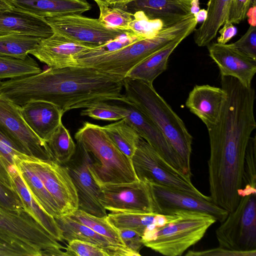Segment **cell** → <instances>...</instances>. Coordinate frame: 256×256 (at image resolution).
Listing matches in <instances>:
<instances>
[{"label": "cell", "mask_w": 256, "mask_h": 256, "mask_svg": "<svg viewBox=\"0 0 256 256\" xmlns=\"http://www.w3.org/2000/svg\"><path fill=\"white\" fill-rule=\"evenodd\" d=\"M42 256L34 247L0 230V256Z\"/></svg>", "instance_id": "38"}, {"label": "cell", "mask_w": 256, "mask_h": 256, "mask_svg": "<svg viewBox=\"0 0 256 256\" xmlns=\"http://www.w3.org/2000/svg\"><path fill=\"white\" fill-rule=\"evenodd\" d=\"M156 214L155 212H111L108 214L107 219L116 228L132 230L142 236L149 226L154 224Z\"/></svg>", "instance_id": "32"}, {"label": "cell", "mask_w": 256, "mask_h": 256, "mask_svg": "<svg viewBox=\"0 0 256 256\" xmlns=\"http://www.w3.org/2000/svg\"><path fill=\"white\" fill-rule=\"evenodd\" d=\"M54 32L45 18L18 8L0 10V36L26 35L42 38Z\"/></svg>", "instance_id": "22"}, {"label": "cell", "mask_w": 256, "mask_h": 256, "mask_svg": "<svg viewBox=\"0 0 256 256\" xmlns=\"http://www.w3.org/2000/svg\"><path fill=\"white\" fill-rule=\"evenodd\" d=\"M15 7L12 0H0V10H10Z\"/></svg>", "instance_id": "49"}, {"label": "cell", "mask_w": 256, "mask_h": 256, "mask_svg": "<svg viewBox=\"0 0 256 256\" xmlns=\"http://www.w3.org/2000/svg\"><path fill=\"white\" fill-rule=\"evenodd\" d=\"M231 46L247 56L256 60V28L250 25L246 32Z\"/></svg>", "instance_id": "43"}, {"label": "cell", "mask_w": 256, "mask_h": 256, "mask_svg": "<svg viewBox=\"0 0 256 256\" xmlns=\"http://www.w3.org/2000/svg\"><path fill=\"white\" fill-rule=\"evenodd\" d=\"M100 9L99 20L110 27L128 30L132 14L121 8L103 4H97Z\"/></svg>", "instance_id": "39"}, {"label": "cell", "mask_w": 256, "mask_h": 256, "mask_svg": "<svg viewBox=\"0 0 256 256\" xmlns=\"http://www.w3.org/2000/svg\"><path fill=\"white\" fill-rule=\"evenodd\" d=\"M198 22L191 14L178 22L164 27L151 38L136 41L119 50L94 56L78 55L79 66L94 68L124 79L137 64L163 48L178 37L190 35Z\"/></svg>", "instance_id": "4"}, {"label": "cell", "mask_w": 256, "mask_h": 256, "mask_svg": "<svg viewBox=\"0 0 256 256\" xmlns=\"http://www.w3.org/2000/svg\"><path fill=\"white\" fill-rule=\"evenodd\" d=\"M118 230L126 246L132 250L140 254V250L144 246L142 242V236L132 230L120 228Z\"/></svg>", "instance_id": "46"}, {"label": "cell", "mask_w": 256, "mask_h": 256, "mask_svg": "<svg viewBox=\"0 0 256 256\" xmlns=\"http://www.w3.org/2000/svg\"><path fill=\"white\" fill-rule=\"evenodd\" d=\"M20 111L30 128L45 142L62 122L64 114L54 104L42 100L30 101L20 106Z\"/></svg>", "instance_id": "21"}, {"label": "cell", "mask_w": 256, "mask_h": 256, "mask_svg": "<svg viewBox=\"0 0 256 256\" xmlns=\"http://www.w3.org/2000/svg\"><path fill=\"white\" fill-rule=\"evenodd\" d=\"M176 212L178 218L165 226L158 228L152 224L146 228L142 236L144 246L164 256H182L216 222L214 216L204 212Z\"/></svg>", "instance_id": "6"}, {"label": "cell", "mask_w": 256, "mask_h": 256, "mask_svg": "<svg viewBox=\"0 0 256 256\" xmlns=\"http://www.w3.org/2000/svg\"><path fill=\"white\" fill-rule=\"evenodd\" d=\"M94 0L97 4H106V0Z\"/></svg>", "instance_id": "52"}, {"label": "cell", "mask_w": 256, "mask_h": 256, "mask_svg": "<svg viewBox=\"0 0 256 256\" xmlns=\"http://www.w3.org/2000/svg\"><path fill=\"white\" fill-rule=\"evenodd\" d=\"M22 154L0 130V180L10 184V174L17 170L18 162L32 158Z\"/></svg>", "instance_id": "31"}, {"label": "cell", "mask_w": 256, "mask_h": 256, "mask_svg": "<svg viewBox=\"0 0 256 256\" xmlns=\"http://www.w3.org/2000/svg\"><path fill=\"white\" fill-rule=\"evenodd\" d=\"M10 176L13 188L20 195L26 210L56 240L63 242L62 231L55 218L44 211L33 198L18 169L10 174Z\"/></svg>", "instance_id": "26"}, {"label": "cell", "mask_w": 256, "mask_h": 256, "mask_svg": "<svg viewBox=\"0 0 256 256\" xmlns=\"http://www.w3.org/2000/svg\"><path fill=\"white\" fill-rule=\"evenodd\" d=\"M124 94L128 102L144 112L158 126L192 176L190 160L192 137L182 119L157 92L152 84L125 78Z\"/></svg>", "instance_id": "3"}, {"label": "cell", "mask_w": 256, "mask_h": 256, "mask_svg": "<svg viewBox=\"0 0 256 256\" xmlns=\"http://www.w3.org/2000/svg\"><path fill=\"white\" fill-rule=\"evenodd\" d=\"M0 130L24 154L42 160H54L46 142L23 118L20 106L0 96Z\"/></svg>", "instance_id": "10"}, {"label": "cell", "mask_w": 256, "mask_h": 256, "mask_svg": "<svg viewBox=\"0 0 256 256\" xmlns=\"http://www.w3.org/2000/svg\"><path fill=\"white\" fill-rule=\"evenodd\" d=\"M0 230L39 250L42 256H66L64 248L26 210L0 207Z\"/></svg>", "instance_id": "9"}, {"label": "cell", "mask_w": 256, "mask_h": 256, "mask_svg": "<svg viewBox=\"0 0 256 256\" xmlns=\"http://www.w3.org/2000/svg\"><path fill=\"white\" fill-rule=\"evenodd\" d=\"M219 29L220 36L217 38V42L220 44H226L237 32L236 28L232 24L226 20Z\"/></svg>", "instance_id": "47"}, {"label": "cell", "mask_w": 256, "mask_h": 256, "mask_svg": "<svg viewBox=\"0 0 256 256\" xmlns=\"http://www.w3.org/2000/svg\"><path fill=\"white\" fill-rule=\"evenodd\" d=\"M42 71L30 56L24 60L0 56V81L36 74Z\"/></svg>", "instance_id": "35"}, {"label": "cell", "mask_w": 256, "mask_h": 256, "mask_svg": "<svg viewBox=\"0 0 256 256\" xmlns=\"http://www.w3.org/2000/svg\"><path fill=\"white\" fill-rule=\"evenodd\" d=\"M185 256H256V250L251 251H236L220 247L212 248L202 251L188 250Z\"/></svg>", "instance_id": "45"}, {"label": "cell", "mask_w": 256, "mask_h": 256, "mask_svg": "<svg viewBox=\"0 0 256 256\" xmlns=\"http://www.w3.org/2000/svg\"><path fill=\"white\" fill-rule=\"evenodd\" d=\"M74 138L86 150L89 170L98 186L138 180L132 160L120 151L102 126L85 122Z\"/></svg>", "instance_id": "5"}, {"label": "cell", "mask_w": 256, "mask_h": 256, "mask_svg": "<svg viewBox=\"0 0 256 256\" xmlns=\"http://www.w3.org/2000/svg\"><path fill=\"white\" fill-rule=\"evenodd\" d=\"M256 136L250 137L246 150L242 188L239 192L240 198L247 194H256Z\"/></svg>", "instance_id": "36"}, {"label": "cell", "mask_w": 256, "mask_h": 256, "mask_svg": "<svg viewBox=\"0 0 256 256\" xmlns=\"http://www.w3.org/2000/svg\"><path fill=\"white\" fill-rule=\"evenodd\" d=\"M220 84L226 98L218 122L208 129V182L212 202L230 212L240 199L246 150L256 128V95L252 87L232 76H221Z\"/></svg>", "instance_id": "1"}, {"label": "cell", "mask_w": 256, "mask_h": 256, "mask_svg": "<svg viewBox=\"0 0 256 256\" xmlns=\"http://www.w3.org/2000/svg\"><path fill=\"white\" fill-rule=\"evenodd\" d=\"M44 18L54 32L93 48L131 32L110 27L98 18H88L78 14Z\"/></svg>", "instance_id": "11"}, {"label": "cell", "mask_w": 256, "mask_h": 256, "mask_svg": "<svg viewBox=\"0 0 256 256\" xmlns=\"http://www.w3.org/2000/svg\"><path fill=\"white\" fill-rule=\"evenodd\" d=\"M25 160L18 162L16 166L32 197L44 211L54 218L62 216L60 208L54 198Z\"/></svg>", "instance_id": "28"}, {"label": "cell", "mask_w": 256, "mask_h": 256, "mask_svg": "<svg viewBox=\"0 0 256 256\" xmlns=\"http://www.w3.org/2000/svg\"><path fill=\"white\" fill-rule=\"evenodd\" d=\"M132 162L138 180L172 188L212 201L210 196L202 194L193 185L190 177L171 166L140 136Z\"/></svg>", "instance_id": "7"}, {"label": "cell", "mask_w": 256, "mask_h": 256, "mask_svg": "<svg viewBox=\"0 0 256 256\" xmlns=\"http://www.w3.org/2000/svg\"><path fill=\"white\" fill-rule=\"evenodd\" d=\"M232 0H209L207 16L201 26L194 30V40L198 46H208L226 20L230 4Z\"/></svg>", "instance_id": "27"}, {"label": "cell", "mask_w": 256, "mask_h": 256, "mask_svg": "<svg viewBox=\"0 0 256 256\" xmlns=\"http://www.w3.org/2000/svg\"><path fill=\"white\" fill-rule=\"evenodd\" d=\"M208 46L209 55L217 64L221 76L236 78L247 88L256 72V60L233 48L230 44L214 42Z\"/></svg>", "instance_id": "19"}, {"label": "cell", "mask_w": 256, "mask_h": 256, "mask_svg": "<svg viewBox=\"0 0 256 256\" xmlns=\"http://www.w3.org/2000/svg\"><path fill=\"white\" fill-rule=\"evenodd\" d=\"M216 230L219 246L236 251L256 250V194L240 198Z\"/></svg>", "instance_id": "8"}, {"label": "cell", "mask_w": 256, "mask_h": 256, "mask_svg": "<svg viewBox=\"0 0 256 256\" xmlns=\"http://www.w3.org/2000/svg\"><path fill=\"white\" fill-rule=\"evenodd\" d=\"M42 38L32 36H0V56L24 60Z\"/></svg>", "instance_id": "30"}, {"label": "cell", "mask_w": 256, "mask_h": 256, "mask_svg": "<svg viewBox=\"0 0 256 256\" xmlns=\"http://www.w3.org/2000/svg\"><path fill=\"white\" fill-rule=\"evenodd\" d=\"M0 207L14 211L26 210L17 192L0 180Z\"/></svg>", "instance_id": "42"}, {"label": "cell", "mask_w": 256, "mask_h": 256, "mask_svg": "<svg viewBox=\"0 0 256 256\" xmlns=\"http://www.w3.org/2000/svg\"><path fill=\"white\" fill-rule=\"evenodd\" d=\"M196 18L198 20V22H204L207 16V11L206 10L202 9L200 10L196 14Z\"/></svg>", "instance_id": "51"}, {"label": "cell", "mask_w": 256, "mask_h": 256, "mask_svg": "<svg viewBox=\"0 0 256 256\" xmlns=\"http://www.w3.org/2000/svg\"><path fill=\"white\" fill-rule=\"evenodd\" d=\"M150 184L157 214L172 215L178 210L199 212L211 215L220 222L228 214L227 210L211 200L194 196L172 188Z\"/></svg>", "instance_id": "15"}, {"label": "cell", "mask_w": 256, "mask_h": 256, "mask_svg": "<svg viewBox=\"0 0 256 256\" xmlns=\"http://www.w3.org/2000/svg\"><path fill=\"white\" fill-rule=\"evenodd\" d=\"M256 0H254L252 6H250L248 14V22L250 25L256 26Z\"/></svg>", "instance_id": "48"}, {"label": "cell", "mask_w": 256, "mask_h": 256, "mask_svg": "<svg viewBox=\"0 0 256 256\" xmlns=\"http://www.w3.org/2000/svg\"><path fill=\"white\" fill-rule=\"evenodd\" d=\"M46 143L54 160L62 165L72 158L76 150V144L62 122Z\"/></svg>", "instance_id": "34"}, {"label": "cell", "mask_w": 256, "mask_h": 256, "mask_svg": "<svg viewBox=\"0 0 256 256\" xmlns=\"http://www.w3.org/2000/svg\"><path fill=\"white\" fill-rule=\"evenodd\" d=\"M123 79L94 68H49L40 72L0 81V96L21 106L33 100L51 102L64 113L100 102L126 104Z\"/></svg>", "instance_id": "2"}, {"label": "cell", "mask_w": 256, "mask_h": 256, "mask_svg": "<svg viewBox=\"0 0 256 256\" xmlns=\"http://www.w3.org/2000/svg\"><path fill=\"white\" fill-rule=\"evenodd\" d=\"M188 36V34L182 35L163 48L149 56L134 66L128 72L126 77L152 84L154 80L166 70L170 55Z\"/></svg>", "instance_id": "25"}, {"label": "cell", "mask_w": 256, "mask_h": 256, "mask_svg": "<svg viewBox=\"0 0 256 256\" xmlns=\"http://www.w3.org/2000/svg\"><path fill=\"white\" fill-rule=\"evenodd\" d=\"M63 165L76 188L78 210L97 216H107L99 200L100 188L90 173L87 154L81 144L76 142L75 154Z\"/></svg>", "instance_id": "14"}, {"label": "cell", "mask_w": 256, "mask_h": 256, "mask_svg": "<svg viewBox=\"0 0 256 256\" xmlns=\"http://www.w3.org/2000/svg\"><path fill=\"white\" fill-rule=\"evenodd\" d=\"M16 8L44 18L82 14L91 8L84 0H12Z\"/></svg>", "instance_id": "24"}, {"label": "cell", "mask_w": 256, "mask_h": 256, "mask_svg": "<svg viewBox=\"0 0 256 256\" xmlns=\"http://www.w3.org/2000/svg\"><path fill=\"white\" fill-rule=\"evenodd\" d=\"M99 200L110 212H156L150 184L137 180L131 182L99 186Z\"/></svg>", "instance_id": "12"}, {"label": "cell", "mask_w": 256, "mask_h": 256, "mask_svg": "<svg viewBox=\"0 0 256 256\" xmlns=\"http://www.w3.org/2000/svg\"><path fill=\"white\" fill-rule=\"evenodd\" d=\"M80 114L98 120L118 121L124 118L122 106L108 102L95 103L82 110Z\"/></svg>", "instance_id": "40"}, {"label": "cell", "mask_w": 256, "mask_h": 256, "mask_svg": "<svg viewBox=\"0 0 256 256\" xmlns=\"http://www.w3.org/2000/svg\"><path fill=\"white\" fill-rule=\"evenodd\" d=\"M226 98L222 88L196 85L189 93L186 106L208 129L218 122Z\"/></svg>", "instance_id": "20"}, {"label": "cell", "mask_w": 256, "mask_h": 256, "mask_svg": "<svg viewBox=\"0 0 256 256\" xmlns=\"http://www.w3.org/2000/svg\"><path fill=\"white\" fill-rule=\"evenodd\" d=\"M64 249L66 256H108L106 251L102 248L78 240L68 242Z\"/></svg>", "instance_id": "41"}, {"label": "cell", "mask_w": 256, "mask_h": 256, "mask_svg": "<svg viewBox=\"0 0 256 256\" xmlns=\"http://www.w3.org/2000/svg\"><path fill=\"white\" fill-rule=\"evenodd\" d=\"M125 104V106H122L124 118L168 163L181 173L190 176L178 156L154 122L138 108L130 103Z\"/></svg>", "instance_id": "16"}, {"label": "cell", "mask_w": 256, "mask_h": 256, "mask_svg": "<svg viewBox=\"0 0 256 256\" xmlns=\"http://www.w3.org/2000/svg\"><path fill=\"white\" fill-rule=\"evenodd\" d=\"M133 0H106V5L108 6L122 5Z\"/></svg>", "instance_id": "50"}, {"label": "cell", "mask_w": 256, "mask_h": 256, "mask_svg": "<svg viewBox=\"0 0 256 256\" xmlns=\"http://www.w3.org/2000/svg\"><path fill=\"white\" fill-rule=\"evenodd\" d=\"M62 231L63 240L68 242L78 240L91 243L105 250L108 256H140L126 246L113 244L109 240L68 216L54 218Z\"/></svg>", "instance_id": "23"}, {"label": "cell", "mask_w": 256, "mask_h": 256, "mask_svg": "<svg viewBox=\"0 0 256 256\" xmlns=\"http://www.w3.org/2000/svg\"><path fill=\"white\" fill-rule=\"evenodd\" d=\"M116 7L133 14L142 11L149 18L161 20L165 26L174 24L199 10V0H134Z\"/></svg>", "instance_id": "17"}, {"label": "cell", "mask_w": 256, "mask_h": 256, "mask_svg": "<svg viewBox=\"0 0 256 256\" xmlns=\"http://www.w3.org/2000/svg\"><path fill=\"white\" fill-rule=\"evenodd\" d=\"M68 216L106 237L113 244L126 246L118 229L108 221L107 216H97L78 209Z\"/></svg>", "instance_id": "33"}, {"label": "cell", "mask_w": 256, "mask_h": 256, "mask_svg": "<svg viewBox=\"0 0 256 256\" xmlns=\"http://www.w3.org/2000/svg\"><path fill=\"white\" fill-rule=\"evenodd\" d=\"M254 0H232L228 8L226 20L239 24L246 16Z\"/></svg>", "instance_id": "44"}, {"label": "cell", "mask_w": 256, "mask_h": 256, "mask_svg": "<svg viewBox=\"0 0 256 256\" xmlns=\"http://www.w3.org/2000/svg\"><path fill=\"white\" fill-rule=\"evenodd\" d=\"M102 128L120 151L132 160L140 138L136 131L124 118Z\"/></svg>", "instance_id": "29"}, {"label": "cell", "mask_w": 256, "mask_h": 256, "mask_svg": "<svg viewBox=\"0 0 256 256\" xmlns=\"http://www.w3.org/2000/svg\"><path fill=\"white\" fill-rule=\"evenodd\" d=\"M25 160L54 198L62 216H69L78 209L76 188L64 165L34 158Z\"/></svg>", "instance_id": "13"}, {"label": "cell", "mask_w": 256, "mask_h": 256, "mask_svg": "<svg viewBox=\"0 0 256 256\" xmlns=\"http://www.w3.org/2000/svg\"><path fill=\"white\" fill-rule=\"evenodd\" d=\"M164 26L161 20L150 18L144 12L137 11L132 14L128 30L140 38L145 39L154 36Z\"/></svg>", "instance_id": "37"}, {"label": "cell", "mask_w": 256, "mask_h": 256, "mask_svg": "<svg viewBox=\"0 0 256 256\" xmlns=\"http://www.w3.org/2000/svg\"><path fill=\"white\" fill-rule=\"evenodd\" d=\"M92 48L54 32L42 38L30 54L49 68H62L79 66L76 56Z\"/></svg>", "instance_id": "18"}]
</instances>
